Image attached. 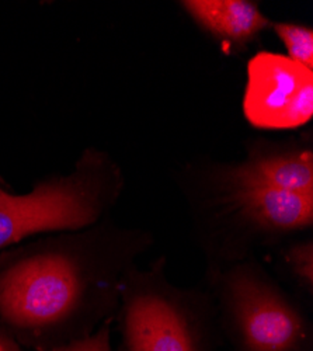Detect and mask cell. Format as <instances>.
I'll return each mask as SVG.
<instances>
[{
    "label": "cell",
    "mask_w": 313,
    "mask_h": 351,
    "mask_svg": "<svg viewBox=\"0 0 313 351\" xmlns=\"http://www.w3.org/2000/svg\"><path fill=\"white\" fill-rule=\"evenodd\" d=\"M89 278L82 261L69 250L44 249L25 254L0 271V320L27 343L42 351L79 340L84 335Z\"/></svg>",
    "instance_id": "1"
},
{
    "label": "cell",
    "mask_w": 313,
    "mask_h": 351,
    "mask_svg": "<svg viewBox=\"0 0 313 351\" xmlns=\"http://www.w3.org/2000/svg\"><path fill=\"white\" fill-rule=\"evenodd\" d=\"M114 320L116 351H219L223 344L212 295L170 282L163 258L128 271Z\"/></svg>",
    "instance_id": "2"
},
{
    "label": "cell",
    "mask_w": 313,
    "mask_h": 351,
    "mask_svg": "<svg viewBox=\"0 0 313 351\" xmlns=\"http://www.w3.org/2000/svg\"><path fill=\"white\" fill-rule=\"evenodd\" d=\"M208 276L222 340L231 351H313V322L305 306L254 257Z\"/></svg>",
    "instance_id": "3"
},
{
    "label": "cell",
    "mask_w": 313,
    "mask_h": 351,
    "mask_svg": "<svg viewBox=\"0 0 313 351\" xmlns=\"http://www.w3.org/2000/svg\"><path fill=\"white\" fill-rule=\"evenodd\" d=\"M116 194L77 179L45 183L24 195L0 190V249L41 232L92 226Z\"/></svg>",
    "instance_id": "4"
},
{
    "label": "cell",
    "mask_w": 313,
    "mask_h": 351,
    "mask_svg": "<svg viewBox=\"0 0 313 351\" xmlns=\"http://www.w3.org/2000/svg\"><path fill=\"white\" fill-rule=\"evenodd\" d=\"M246 120L262 130H294L313 117V71L286 55L262 51L247 64Z\"/></svg>",
    "instance_id": "5"
},
{
    "label": "cell",
    "mask_w": 313,
    "mask_h": 351,
    "mask_svg": "<svg viewBox=\"0 0 313 351\" xmlns=\"http://www.w3.org/2000/svg\"><path fill=\"white\" fill-rule=\"evenodd\" d=\"M180 5L227 48L247 44L271 24L258 5L246 0H186Z\"/></svg>",
    "instance_id": "6"
},
{
    "label": "cell",
    "mask_w": 313,
    "mask_h": 351,
    "mask_svg": "<svg viewBox=\"0 0 313 351\" xmlns=\"http://www.w3.org/2000/svg\"><path fill=\"white\" fill-rule=\"evenodd\" d=\"M226 182L313 195V154L299 149L253 156L227 174Z\"/></svg>",
    "instance_id": "7"
},
{
    "label": "cell",
    "mask_w": 313,
    "mask_h": 351,
    "mask_svg": "<svg viewBox=\"0 0 313 351\" xmlns=\"http://www.w3.org/2000/svg\"><path fill=\"white\" fill-rule=\"evenodd\" d=\"M278 250L281 265L305 298L313 297V241L312 238H291Z\"/></svg>",
    "instance_id": "8"
},
{
    "label": "cell",
    "mask_w": 313,
    "mask_h": 351,
    "mask_svg": "<svg viewBox=\"0 0 313 351\" xmlns=\"http://www.w3.org/2000/svg\"><path fill=\"white\" fill-rule=\"evenodd\" d=\"M288 51V58L313 71V30L310 27L274 23L271 24Z\"/></svg>",
    "instance_id": "9"
},
{
    "label": "cell",
    "mask_w": 313,
    "mask_h": 351,
    "mask_svg": "<svg viewBox=\"0 0 313 351\" xmlns=\"http://www.w3.org/2000/svg\"><path fill=\"white\" fill-rule=\"evenodd\" d=\"M112 322L114 317L105 320L90 336L75 340L65 346L55 347L49 351H112Z\"/></svg>",
    "instance_id": "10"
},
{
    "label": "cell",
    "mask_w": 313,
    "mask_h": 351,
    "mask_svg": "<svg viewBox=\"0 0 313 351\" xmlns=\"http://www.w3.org/2000/svg\"><path fill=\"white\" fill-rule=\"evenodd\" d=\"M0 351H20L14 341L9 340L5 336H0Z\"/></svg>",
    "instance_id": "11"
}]
</instances>
